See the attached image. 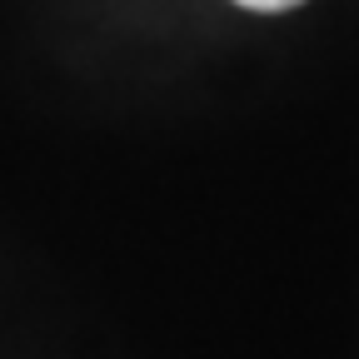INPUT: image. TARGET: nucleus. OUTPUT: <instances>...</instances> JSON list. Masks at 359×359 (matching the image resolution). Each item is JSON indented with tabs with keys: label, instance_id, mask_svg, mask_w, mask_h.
Here are the masks:
<instances>
[{
	"label": "nucleus",
	"instance_id": "f257e3e1",
	"mask_svg": "<svg viewBox=\"0 0 359 359\" xmlns=\"http://www.w3.org/2000/svg\"><path fill=\"white\" fill-rule=\"evenodd\" d=\"M235 6H245V11H290L299 0H235Z\"/></svg>",
	"mask_w": 359,
	"mask_h": 359
}]
</instances>
